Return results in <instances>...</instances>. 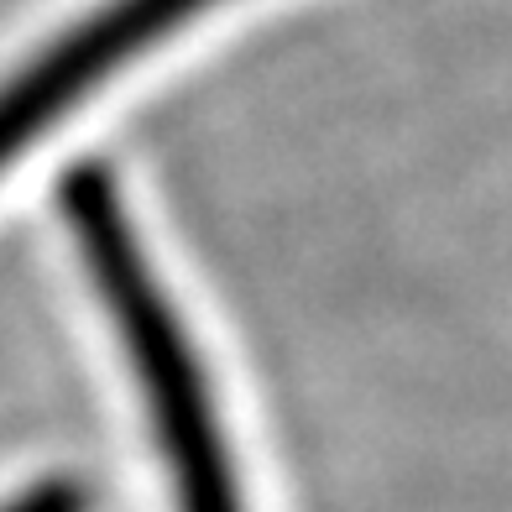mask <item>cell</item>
Listing matches in <instances>:
<instances>
[{"label":"cell","mask_w":512,"mask_h":512,"mask_svg":"<svg viewBox=\"0 0 512 512\" xmlns=\"http://www.w3.org/2000/svg\"><path fill=\"white\" fill-rule=\"evenodd\" d=\"M204 6L209 0H110L105 11L84 16L74 32L48 42L21 74L0 84V168L27 152L100 79H110L121 63L147 53V42L168 37Z\"/></svg>","instance_id":"2"},{"label":"cell","mask_w":512,"mask_h":512,"mask_svg":"<svg viewBox=\"0 0 512 512\" xmlns=\"http://www.w3.org/2000/svg\"><path fill=\"white\" fill-rule=\"evenodd\" d=\"M89 497L79 481H42L32 486V492H21L16 502H6L0 512H84Z\"/></svg>","instance_id":"3"},{"label":"cell","mask_w":512,"mask_h":512,"mask_svg":"<svg viewBox=\"0 0 512 512\" xmlns=\"http://www.w3.org/2000/svg\"><path fill=\"white\" fill-rule=\"evenodd\" d=\"M63 215L84 251V267L95 272L105 304L121 324L126 356L157 418V445L168 455L178 486V512H241V486L230 471L225 434L215 424L204 366L189 335L168 304V293L152 277L142 246H136L126 209L115 199L105 168H74L63 183Z\"/></svg>","instance_id":"1"}]
</instances>
